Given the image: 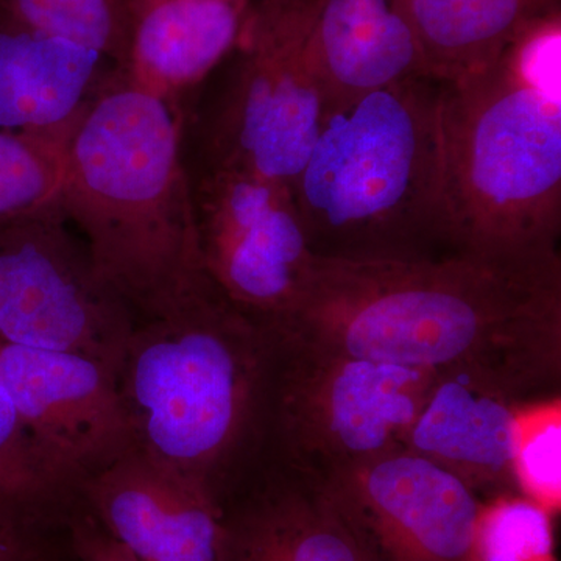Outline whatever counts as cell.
I'll return each instance as SVG.
<instances>
[{"instance_id": "cell-23", "label": "cell", "mask_w": 561, "mask_h": 561, "mask_svg": "<svg viewBox=\"0 0 561 561\" xmlns=\"http://www.w3.org/2000/svg\"><path fill=\"white\" fill-rule=\"evenodd\" d=\"M50 489L9 394L0 387V507L28 518L32 505Z\"/></svg>"}, {"instance_id": "cell-15", "label": "cell", "mask_w": 561, "mask_h": 561, "mask_svg": "<svg viewBox=\"0 0 561 561\" xmlns=\"http://www.w3.org/2000/svg\"><path fill=\"white\" fill-rule=\"evenodd\" d=\"M260 474L224 502L225 561H365L319 483L275 461Z\"/></svg>"}, {"instance_id": "cell-6", "label": "cell", "mask_w": 561, "mask_h": 561, "mask_svg": "<svg viewBox=\"0 0 561 561\" xmlns=\"http://www.w3.org/2000/svg\"><path fill=\"white\" fill-rule=\"evenodd\" d=\"M271 335L261 432L271 461L323 483L405 449L435 373Z\"/></svg>"}, {"instance_id": "cell-3", "label": "cell", "mask_w": 561, "mask_h": 561, "mask_svg": "<svg viewBox=\"0 0 561 561\" xmlns=\"http://www.w3.org/2000/svg\"><path fill=\"white\" fill-rule=\"evenodd\" d=\"M181 128L175 106L114 69L66 139L58 205L133 317L206 275Z\"/></svg>"}, {"instance_id": "cell-14", "label": "cell", "mask_w": 561, "mask_h": 561, "mask_svg": "<svg viewBox=\"0 0 561 561\" xmlns=\"http://www.w3.org/2000/svg\"><path fill=\"white\" fill-rule=\"evenodd\" d=\"M523 404L496 383L456 373L435 375L405 449L451 472L482 502L519 494L513 454Z\"/></svg>"}, {"instance_id": "cell-27", "label": "cell", "mask_w": 561, "mask_h": 561, "mask_svg": "<svg viewBox=\"0 0 561 561\" xmlns=\"http://www.w3.org/2000/svg\"><path fill=\"white\" fill-rule=\"evenodd\" d=\"M553 561H556V560H553Z\"/></svg>"}, {"instance_id": "cell-13", "label": "cell", "mask_w": 561, "mask_h": 561, "mask_svg": "<svg viewBox=\"0 0 561 561\" xmlns=\"http://www.w3.org/2000/svg\"><path fill=\"white\" fill-rule=\"evenodd\" d=\"M305 58L324 113L402 80L430 77L402 0H317Z\"/></svg>"}, {"instance_id": "cell-10", "label": "cell", "mask_w": 561, "mask_h": 561, "mask_svg": "<svg viewBox=\"0 0 561 561\" xmlns=\"http://www.w3.org/2000/svg\"><path fill=\"white\" fill-rule=\"evenodd\" d=\"M319 485L365 561H476L482 501L419 454H386Z\"/></svg>"}, {"instance_id": "cell-18", "label": "cell", "mask_w": 561, "mask_h": 561, "mask_svg": "<svg viewBox=\"0 0 561 561\" xmlns=\"http://www.w3.org/2000/svg\"><path fill=\"white\" fill-rule=\"evenodd\" d=\"M427 76L456 81L494 65L535 25L561 14V0H402Z\"/></svg>"}, {"instance_id": "cell-21", "label": "cell", "mask_w": 561, "mask_h": 561, "mask_svg": "<svg viewBox=\"0 0 561 561\" xmlns=\"http://www.w3.org/2000/svg\"><path fill=\"white\" fill-rule=\"evenodd\" d=\"M516 486L552 516L561 507V397L526 402L516 415Z\"/></svg>"}, {"instance_id": "cell-26", "label": "cell", "mask_w": 561, "mask_h": 561, "mask_svg": "<svg viewBox=\"0 0 561 561\" xmlns=\"http://www.w3.org/2000/svg\"><path fill=\"white\" fill-rule=\"evenodd\" d=\"M28 561H41L38 557V552L33 553L32 559H28Z\"/></svg>"}, {"instance_id": "cell-12", "label": "cell", "mask_w": 561, "mask_h": 561, "mask_svg": "<svg viewBox=\"0 0 561 561\" xmlns=\"http://www.w3.org/2000/svg\"><path fill=\"white\" fill-rule=\"evenodd\" d=\"M91 513L138 561H225L224 500L128 448L84 476Z\"/></svg>"}, {"instance_id": "cell-22", "label": "cell", "mask_w": 561, "mask_h": 561, "mask_svg": "<svg viewBox=\"0 0 561 561\" xmlns=\"http://www.w3.org/2000/svg\"><path fill=\"white\" fill-rule=\"evenodd\" d=\"M553 516L523 494L482 502L476 561H553Z\"/></svg>"}, {"instance_id": "cell-7", "label": "cell", "mask_w": 561, "mask_h": 561, "mask_svg": "<svg viewBox=\"0 0 561 561\" xmlns=\"http://www.w3.org/2000/svg\"><path fill=\"white\" fill-rule=\"evenodd\" d=\"M316 3L254 0L206 124L202 168L245 171L294 187L324 114L305 58Z\"/></svg>"}, {"instance_id": "cell-11", "label": "cell", "mask_w": 561, "mask_h": 561, "mask_svg": "<svg viewBox=\"0 0 561 561\" xmlns=\"http://www.w3.org/2000/svg\"><path fill=\"white\" fill-rule=\"evenodd\" d=\"M0 387L50 486L128 449L116 370L102 362L0 341Z\"/></svg>"}, {"instance_id": "cell-20", "label": "cell", "mask_w": 561, "mask_h": 561, "mask_svg": "<svg viewBox=\"0 0 561 561\" xmlns=\"http://www.w3.org/2000/svg\"><path fill=\"white\" fill-rule=\"evenodd\" d=\"M68 136L0 131V220L57 198Z\"/></svg>"}, {"instance_id": "cell-17", "label": "cell", "mask_w": 561, "mask_h": 561, "mask_svg": "<svg viewBox=\"0 0 561 561\" xmlns=\"http://www.w3.org/2000/svg\"><path fill=\"white\" fill-rule=\"evenodd\" d=\"M254 0H142L124 79L175 106L234 50Z\"/></svg>"}, {"instance_id": "cell-4", "label": "cell", "mask_w": 561, "mask_h": 561, "mask_svg": "<svg viewBox=\"0 0 561 561\" xmlns=\"http://www.w3.org/2000/svg\"><path fill=\"white\" fill-rule=\"evenodd\" d=\"M272 335L208 276L135 316L116 382L128 448L225 500L260 448Z\"/></svg>"}, {"instance_id": "cell-24", "label": "cell", "mask_w": 561, "mask_h": 561, "mask_svg": "<svg viewBox=\"0 0 561 561\" xmlns=\"http://www.w3.org/2000/svg\"><path fill=\"white\" fill-rule=\"evenodd\" d=\"M70 541L79 561H138L103 529L91 512L73 516Z\"/></svg>"}, {"instance_id": "cell-8", "label": "cell", "mask_w": 561, "mask_h": 561, "mask_svg": "<svg viewBox=\"0 0 561 561\" xmlns=\"http://www.w3.org/2000/svg\"><path fill=\"white\" fill-rule=\"evenodd\" d=\"M133 319L57 198L0 220V341L81 354L117 373Z\"/></svg>"}, {"instance_id": "cell-5", "label": "cell", "mask_w": 561, "mask_h": 561, "mask_svg": "<svg viewBox=\"0 0 561 561\" xmlns=\"http://www.w3.org/2000/svg\"><path fill=\"white\" fill-rule=\"evenodd\" d=\"M440 87L415 77L324 113L291 187L313 256L448 254L440 225Z\"/></svg>"}, {"instance_id": "cell-16", "label": "cell", "mask_w": 561, "mask_h": 561, "mask_svg": "<svg viewBox=\"0 0 561 561\" xmlns=\"http://www.w3.org/2000/svg\"><path fill=\"white\" fill-rule=\"evenodd\" d=\"M106 61L0 10V131L68 135L110 76Z\"/></svg>"}, {"instance_id": "cell-9", "label": "cell", "mask_w": 561, "mask_h": 561, "mask_svg": "<svg viewBox=\"0 0 561 561\" xmlns=\"http://www.w3.org/2000/svg\"><path fill=\"white\" fill-rule=\"evenodd\" d=\"M203 272L262 327L278 323L313 260L290 187L234 169L191 176Z\"/></svg>"}, {"instance_id": "cell-25", "label": "cell", "mask_w": 561, "mask_h": 561, "mask_svg": "<svg viewBox=\"0 0 561 561\" xmlns=\"http://www.w3.org/2000/svg\"><path fill=\"white\" fill-rule=\"evenodd\" d=\"M27 534L21 516L0 507V561H24L32 542Z\"/></svg>"}, {"instance_id": "cell-1", "label": "cell", "mask_w": 561, "mask_h": 561, "mask_svg": "<svg viewBox=\"0 0 561 561\" xmlns=\"http://www.w3.org/2000/svg\"><path fill=\"white\" fill-rule=\"evenodd\" d=\"M312 348L496 383L524 402L560 394V256L448 253L412 261L313 256L268 328Z\"/></svg>"}, {"instance_id": "cell-19", "label": "cell", "mask_w": 561, "mask_h": 561, "mask_svg": "<svg viewBox=\"0 0 561 561\" xmlns=\"http://www.w3.org/2000/svg\"><path fill=\"white\" fill-rule=\"evenodd\" d=\"M142 0H0V10L50 35L102 54L124 69Z\"/></svg>"}, {"instance_id": "cell-2", "label": "cell", "mask_w": 561, "mask_h": 561, "mask_svg": "<svg viewBox=\"0 0 561 561\" xmlns=\"http://www.w3.org/2000/svg\"><path fill=\"white\" fill-rule=\"evenodd\" d=\"M561 14L489 69L440 87V225L448 253L560 256Z\"/></svg>"}]
</instances>
